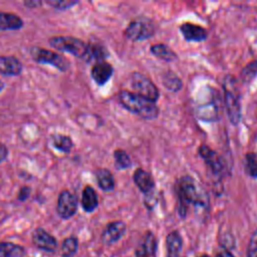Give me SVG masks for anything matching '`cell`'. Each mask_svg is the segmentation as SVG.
<instances>
[{"instance_id":"6da1fadb","label":"cell","mask_w":257,"mask_h":257,"mask_svg":"<svg viewBox=\"0 0 257 257\" xmlns=\"http://www.w3.org/2000/svg\"><path fill=\"white\" fill-rule=\"evenodd\" d=\"M178 210L181 217L187 215L188 206L193 205L199 208H206L208 196L200 184L191 176L182 177L177 184Z\"/></svg>"},{"instance_id":"7a4b0ae2","label":"cell","mask_w":257,"mask_h":257,"mask_svg":"<svg viewBox=\"0 0 257 257\" xmlns=\"http://www.w3.org/2000/svg\"><path fill=\"white\" fill-rule=\"evenodd\" d=\"M118 100L128 111L146 119H154L159 115V107L155 101L147 99L133 91L122 89L118 93Z\"/></svg>"},{"instance_id":"3957f363","label":"cell","mask_w":257,"mask_h":257,"mask_svg":"<svg viewBox=\"0 0 257 257\" xmlns=\"http://www.w3.org/2000/svg\"><path fill=\"white\" fill-rule=\"evenodd\" d=\"M224 103L228 118L232 124L237 125L241 119L240 93L236 84V80L232 75H226L223 80Z\"/></svg>"},{"instance_id":"277c9868","label":"cell","mask_w":257,"mask_h":257,"mask_svg":"<svg viewBox=\"0 0 257 257\" xmlns=\"http://www.w3.org/2000/svg\"><path fill=\"white\" fill-rule=\"evenodd\" d=\"M48 43L51 47L58 51L70 53L73 56L85 59L87 52V42L71 35H54L48 38Z\"/></svg>"},{"instance_id":"5b68a950","label":"cell","mask_w":257,"mask_h":257,"mask_svg":"<svg viewBox=\"0 0 257 257\" xmlns=\"http://www.w3.org/2000/svg\"><path fill=\"white\" fill-rule=\"evenodd\" d=\"M31 58L39 64H49L61 72H65L70 67L69 60L62 54L44 47L32 46L29 48Z\"/></svg>"},{"instance_id":"8992f818","label":"cell","mask_w":257,"mask_h":257,"mask_svg":"<svg viewBox=\"0 0 257 257\" xmlns=\"http://www.w3.org/2000/svg\"><path fill=\"white\" fill-rule=\"evenodd\" d=\"M155 23L146 17H138L132 20L123 31L124 36L133 41H143L154 36Z\"/></svg>"},{"instance_id":"52a82bcc","label":"cell","mask_w":257,"mask_h":257,"mask_svg":"<svg viewBox=\"0 0 257 257\" xmlns=\"http://www.w3.org/2000/svg\"><path fill=\"white\" fill-rule=\"evenodd\" d=\"M131 86L133 92L150 99L152 101H157L160 96V90L157 85L142 72H134L131 76Z\"/></svg>"},{"instance_id":"ba28073f","label":"cell","mask_w":257,"mask_h":257,"mask_svg":"<svg viewBox=\"0 0 257 257\" xmlns=\"http://www.w3.org/2000/svg\"><path fill=\"white\" fill-rule=\"evenodd\" d=\"M78 208V198L71 191L62 190L57 198L56 212L61 219H70L73 217Z\"/></svg>"},{"instance_id":"9c48e42d","label":"cell","mask_w":257,"mask_h":257,"mask_svg":"<svg viewBox=\"0 0 257 257\" xmlns=\"http://www.w3.org/2000/svg\"><path fill=\"white\" fill-rule=\"evenodd\" d=\"M198 153L213 174L221 175L223 173L224 163L216 151L207 145H201L198 149Z\"/></svg>"},{"instance_id":"30bf717a","label":"cell","mask_w":257,"mask_h":257,"mask_svg":"<svg viewBox=\"0 0 257 257\" xmlns=\"http://www.w3.org/2000/svg\"><path fill=\"white\" fill-rule=\"evenodd\" d=\"M179 29L183 37L189 42L205 41L208 37V31L206 28L191 22H184L181 24Z\"/></svg>"},{"instance_id":"8fae6325","label":"cell","mask_w":257,"mask_h":257,"mask_svg":"<svg viewBox=\"0 0 257 257\" xmlns=\"http://www.w3.org/2000/svg\"><path fill=\"white\" fill-rule=\"evenodd\" d=\"M126 226L122 221H112L106 225L101 234V241L105 245H111L118 241L125 233Z\"/></svg>"},{"instance_id":"7c38bea8","label":"cell","mask_w":257,"mask_h":257,"mask_svg":"<svg viewBox=\"0 0 257 257\" xmlns=\"http://www.w3.org/2000/svg\"><path fill=\"white\" fill-rule=\"evenodd\" d=\"M34 245L44 251L53 252L57 248V240L43 228H36L32 233Z\"/></svg>"},{"instance_id":"4fadbf2b","label":"cell","mask_w":257,"mask_h":257,"mask_svg":"<svg viewBox=\"0 0 257 257\" xmlns=\"http://www.w3.org/2000/svg\"><path fill=\"white\" fill-rule=\"evenodd\" d=\"M23 71V63L14 55H0V74L17 76Z\"/></svg>"},{"instance_id":"5bb4252c","label":"cell","mask_w":257,"mask_h":257,"mask_svg":"<svg viewBox=\"0 0 257 257\" xmlns=\"http://www.w3.org/2000/svg\"><path fill=\"white\" fill-rule=\"evenodd\" d=\"M133 180L136 186L145 195H150L155 190V179L151 173L144 170L143 168H138L133 175Z\"/></svg>"},{"instance_id":"9a60e30c","label":"cell","mask_w":257,"mask_h":257,"mask_svg":"<svg viewBox=\"0 0 257 257\" xmlns=\"http://www.w3.org/2000/svg\"><path fill=\"white\" fill-rule=\"evenodd\" d=\"M112 74L113 67L105 60L95 62L90 69L91 78L98 85H104L110 79Z\"/></svg>"},{"instance_id":"2e32d148","label":"cell","mask_w":257,"mask_h":257,"mask_svg":"<svg viewBox=\"0 0 257 257\" xmlns=\"http://www.w3.org/2000/svg\"><path fill=\"white\" fill-rule=\"evenodd\" d=\"M157 240L151 231H147L137 249V257H156Z\"/></svg>"},{"instance_id":"e0dca14e","label":"cell","mask_w":257,"mask_h":257,"mask_svg":"<svg viewBox=\"0 0 257 257\" xmlns=\"http://www.w3.org/2000/svg\"><path fill=\"white\" fill-rule=\"evenodd\" d=\"M24 26L23 19L12 12L0 11V31L20 30Z\"/></svg>"},{"instance_id":"ac0fdd59","label":"cell","mask_w":257,"mask_h":257,"mask_svg":"<svg viewBox=\"0 0 257 257\" xmlns=\"http://www.w3.org/2000/svg\"><path fill=\"white\" fill-rule=\"evenodd\" d=\"M81 207L86 213L93 212L97 206H98V197L95 192V190L89 186L86 185L81 193Z\"/></svg>"},{"instance_id":"d6986e66","label":"cell","mask_w":257,"mask_h":257,"mask_svg":"<svg viewBox=\"0 0 257 257\" xmlns=\"http://www.w3.org/2000/svg\"><path fill=\"white\" fill-rule=\"evenodd\" d=\"M95 180L98 187L104 192H110L115 187V180L112 173L106 168H99L95 171Z\"/></svg>"},{"instance_id":"ffe728a7","label":"cell","mask_w":257,"mask_h":257,"mask_svg":"<svg viewBox=\"0 0 257 257\" xmlns=\"http://www.w3.org/2000/svg\"><path fill=\"white\" fill-rule=\"evenodd\" d=\"M108 56V51L104 45L99 42H87V52L84 61L90 62L95 60V62L103 61Z\"/></svg>"},{"instance_id":"44dd1931","label":"cell","mask_w":257,"mask_h":257,"mask_svg":"<svg viewBox=\"0 0 257 257\" xmlns=\"http://www.w3.org/2000/svg\"><path fill=\"white\" fill-rule=\"evenodd\" d=\"M167 257H179L182 250L183 240L178 231H173L166 238Z\"/></svg>"},{"instance_id":"7402d4cb","label":"cell","mask_w":257,"mask_h":257,"mask_svg":"<svg viewBox=\"0 0 257 257\" xmlns=\"http://www.w3.org/2000/svg\"><path fill=\"white\" fill-rule=\"evenodd\" d=\"M50 142L55 150L64 154H69L74 147L72 139L64 134H53L51 136Z\"/></svg>"},{"instance_id":"603a6c76","label":"cell","mask_w":257,"mask_h":257,"mask_svg":"<svg viewBox=\"0 0 257 257\" xmlns=\"http://www.w3.org/2000/svg\"><path fill=\"white\" fill-rule=\"evenodd\" d=\"M150 50L153 55L165 61H173L178 58L177 53L165 43H155L151 46Z\"/></svg>"},{"instance_id":"cb8c5ba5","label":"cell","mask_w":257,"mask_h":257,"mask_svg":"<svg viewBox=\"0 0 257 257\" xmlns=\"http://www.w3.org/2000/svg\"><path fill=\"white\" fill-rule=\"evenodd\" d=\"M25 250L22 246L11 242H0V257H24Z\"/></svg>"},{"instance_id":"d4e9b609","label":"cell","mask_w":257,"mask_h":257,"mask_svg":"<svg viewBox=\"0 0 257 257\" xmlns=\"http://www.w3.org/2000/svg\"><path fill=\"white\" fill-rule=\"evenodd\" d=\"M244 171L253 179H257V153L249 152L244 157Z\"/></svg>"},{"instance_id":"484cf974","label":"cell","mask_w":257,"mask_h":257,"mask_svg":"<svg viewBox=\"0 0 257 257\" xmlns=\"http://www.w3.org/2000/svg\"><path fill=\"white\" fill-rule=\"evenodd\" d=\"M113 159H114V166L117 170L128 169L133 165L128 154L121 149H117L113 152Z\"/></svg>"},{"instance_id":"4316f807","label":"cell","mask_w":257,"mask_h":257,"mask_svg":"<svg viewBox=\"0 0 257 257\" xmlns=\"http://www.w3.org/2000/svg\"><path fill=\"white\" fill-rule=\"evenodd\" d=\"M164 86L170 90V91H178L182 88V80L174 73V72H167L163 75V80H162Z\"/></svg>"},{"instance_id":"83f0119b","label":"cell","mask_w":257,"mask_h":257,"mask_svg":"<svg viewBox=\"0 0 257 257\" xmlns=\"http://www.w3.org/2000/svg\"><path fill=\"white\" fill-rule=\"evenodd\" d=\"M257 75V59L250 61L246 66L243 67L240 73V77L243 83L251 82Z\"/></svg>"},{"instance_id":"f1b7e54d","label":"cell","mask_w":257,"mask_h":257,"mask_svg":"<svg viewBox=\"0 0 257 257\" xmlns=\"http://www.w3.org/2000/svg\"><path fill=\"white\" fill-rule=\"evenodd\" d=\"M78 248V241L75 237L70 236L66 238L61 246V253L63 257H72Z\"/></svg>"},{"instance_id":"f546056e","label":"cell","mask_w":257,"mask_h":257,"mask_svg":"<svg viewBox=\"0 0 257 257\" xmlns=\"http://www.w3.org/2000/svg\"><path fill=\"white\" fill-rule=\"evenodd\" d=\"M45 3L51 6L55 10L63 11L78 4V1L77 0H47Z\"/></svg>"},{"instance_id":"4dcf8cb0","label":"cell","mask_w":257,"mask_h":257,"mask_svg":"<svg viewBox=\"0 0 257 257\" xmlns=\"http://www.w3.org/2000/svg\"><path fill=\"white\" fill-rule=\"evenodd\" d=\"M247 257H257V229L250 237L247 248Z\"/></svg>"},{"instance_id":"1f68e13d","label":"cell","mask_w":257,"mask_h":257,"mask_svg":"<svg viewBox=\"0 0 257 257\" xmlns=\"http://www.w3.org/2000/svg\"><path fill=\"white\" fill-rule=\"evenodd\" d=\"M30 193H31V187H29V186H22L19 189V191H18L17 200L20 201V202H25L29 198Z\"/></svg>"},{"instance_id":"d6a6232c","label":"cell","mask_w":257,"mask_h":257,"mask_svg":"<svg viewBox=\"0 0 257 257\" xmlns=\"http://www.w3.org/2000/svg\"><path fill=\"white\" fill-rule=\"evenodd\" d=\"M9 155V150L7 148V146L3 143H0V163L4 162Z\"/></svg>"},{"instance_id":"836d02e7","label":"cell","mask_w":257,"mask_h":257,"mask_svg":"<svg viewBox=\"0 0 257 257\" xmlns=\"http://www.w3.org/2000/svg\"><path fill=\"white\" fill-rule=\"evenodd\" d=\"M42 4H43V2H42V1H39V0H26V1L23 2V5L26 6L27 8H29V9L38 8V7H40Z\"/></svg>"},{"instance_id":"e575fe53","label":"cell","mask_w":257,"mask_h":257,"mask_svg":"<svg viewBox=\"0 0 257 257\" xmlns=\"http://www.w3.org/2000/svg\"><path fill=\"white\" fill-rule=\"evenodd\" d=\"M216 257H234V255L229 250H223L217 254Z\"/></svg>"},{"instance_id":"d590c367","label":"cell","mask_w":257,"mask_h":257,"mask_svg":"<svg viewBox=\"0 0 257 257\" xmlns=\"http://www.w3.org/2000/svg\"><path fill=\"white\" fill-rule=\"evenodd\" d=\"M4 87H5V83L0 79V92L4 89Z\"/></svg>"},{"instance_id":"8d00e7d4","label":"cell","mask_w":257,"mask_h":257,"mask_svg":"<svg viewBox=\"0 0 257 257\" xmlns=\"http://www.w3.org/2000/svg\"><path fill=\"white\" fill-rule=\"evenodd\" d=\"M201 257H210V256H208V255H202Z\"/></svg>"}]
</instances>
